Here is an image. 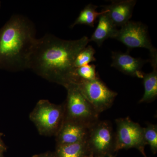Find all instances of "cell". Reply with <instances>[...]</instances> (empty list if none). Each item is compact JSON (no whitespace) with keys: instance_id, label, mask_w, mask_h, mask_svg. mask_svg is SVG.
Returning a JSON list of instances; mask_svg holds the SVG:
<instances>
[{"instance_id":"17","label":"cell","mask_w":157,"mask_h":157,"mask_svg":"<svg viewBox=\"0 0 157 157\" xmlns=\"http://www.w3.org/2000/svg\"><path fill=\"white\" fill-rule=\"evenodd\" d=\"M95 53V50L91 45L85 47L76 56L74 63V68L76 69L95 61L96 59L94 57Z\"/></svg>"},{"instance_id":"13","label":"cell","mask_w":157,"mask_h":157,"mask_svg":"<svg viewBox=\"0 0 157 157\" xmlns=\"http://www.w3.org/2000/svg\"><path fill=\"white\" fill-rule=\"evenodd\" d=\"M153 70L151 73H144L143 77L144 94L139 103H149L157 97V57L148 60Z\"/></svg>"},{"instance_id":"23","label":"cell","mask_w":157,"mask_h":157,"mask_svg":"<svg viewBox=\"0 0 157 157\" xmlns=\"http://www.w3.org/2000/svg\"><path fill=\"white\" fill-rule=\"evenodd\" d=\"M116 157L114 155H111L109 156V157Z\"/></svg>"},{"instance_id":"1","label":"cell","mask_w":157,"mask_h":157,"mask_svg":"<svg viewBox=\"0 0 157 157\" xmlns=\"http://www.w3.org/2000/svg\"><path fill=\"white\" fill-rule=\"evenodd\" d=\"M89 42L87 36L67 40L46 34L37 39L29 59L28 69L65 87L73 83L75 59Z\"/></svg>"},{"instance_id":"18","label":"cell","mask_w":157,"mask_h":157,"mask_svg":"<svg viewBox=\"0 0 157 157\" xmlns=\"http://www.w3.org/2000/svg\"><path fill=\"white\" fill-rule=\"evenodd\" d=\"M143 138L146 145L150 147L153 153L157 152V125L147 124V127L143 128Z\"/></svg>"},{"instance_id":"12","label":"cell","mask_w":157,"mask_h":157,"mask_svg":"<svg viewBox=\"0 0 157 157\" xmlns=\"http://www.w3.org/2000/svg\"><path fill=\"white\" fill-rule=\"evenodd\" d=\"M106 13L98 17V25L89 39L90 42H95L99 47L107 39L109 38L113 39L118 30Z\"/></svg>"},{"instance_id":"5","label":"cell","mask_w":157,"mask_h":157,"mask_svg":"<svg viewBox=\"0 0 157 157\" xmlns=\"http://www.w3.org/2000/svg\"><path fill=\"white\" fill-rule=\"evenodd\" d=\"M91 155L109 157L115 152V133L108 121L98 120L90 127L86 138Z\"/></svg>"},{"instance_id":"10","label":"cell","mask_w":157,"mask_h":157,"mask_svg":"<svg viewBox=\"0 0 157 157\" xmlns=\"http://www.w3.org/2000/svg\"><path fill=\"white\" fill-rule=\"evenodd\" d=\"M111 67L128 76L143 78L144 73L142 71L144 65L147 60L133 57L129 53L112 52Z\"/></svg>"},{"instance_id":"15","label":"cell","mask_w":157,"mask_h":157,"mask_svg":"<svg viewBox=\"0 0 157 157\" xmlns=\"http://www.w3.org/2000/svg\"><path fill=\"white\" fill-rule=\"evenodd\" d=\"M98 8V6L91 4L85 6L80 11L74 22L70 25V28H73L75 26L79 25H84L94 27L99 16L107 12V10L105 9H102L101 12H98L97 11Z\"/></svg>"},{"instance_id":"3","label":"cell","mask_w":157,"mask_h":157,"mask_svg":"<svg viewBox=\"0 0 157 157\" xmlns=\"http://www.w3.org/2000/svg\"><path fill=\"white\" fill-rule=\"evenodd\" d=\"M64 117L63 104L58 105L47 100H39L29 115L39 134L45 136H56Z\"/></svg>"},{"instance_id":"6","label":"cell","mask_w":157,"mask_h":157,"mask_svg":"<svg viewBox=\"0 0 157 157\" xmlns=\"http://www.w3.org/2000/svg\"><path fill=\"white\" fill-rule=\"evenodd\" d=\"M74 84L99 114L111 107L117 96L99 78L91 81L79 80Z\"/></svg>"},{"instance_id":"19","label":"cell","mask_w":157,"mask_h":157,"mask_svg":"<svg viewBox=\"0 0 157 157\" xmlns=\"http://www.w3.org/2000/svg\"><path fill=\"white\" fill-rule=\"evenodd\" d=\"M33 157H57L55 152L48 151L40 154L36 155L33 156Z\"/></svg>"},{"instance_id":"7","label":"cell","mask_w":157,"mask_h":157,"mask_svg":"<svg viewBox=\"0 0 157 157\" xmlns=\"http://www.w3.org/2000/svg\"><path fill=\"white\" fill-rule=\"evenodd\" d=\"M115 152L122 149H137L144 157L146 144L143 138V128L128 117L120 118L115 120Z\"/></svg>"},{"instance_id":"14","label":"cell","mask_w":157,"mask_h":157,"mask_svg":"<svg viewBox=\"0 0 157 157\" xmlns=\"http://www.w3.org/2000/svg\"><path fill=\"white\" fill-rule=\"evenodd\" d=\"M57 157H87L90 154L86 140L77 143L56 145Z\"/></svg>"},{"instance_id":"16","label":"cell","mask_w":157,"mask_h":157,"mask_svg":"<svg viewBox=\"0 0 157 157\" xmlns=\"http://www.w3.org/2000/svg\"><path fill=\"white\" fill-rule=\"evenodd\" d=\"M98 78L95 65L88 64L75 69L74 80L72 83H76L79 80L91 81Z\"/></svg>"},{"instance_id":"2","label":"cell","mask_w":157,"mask_h":157,"mask_svg":"<svg viewBox=\"0 0 157 157\" xmlns=\"http://www.w3.org/2000/svg\"><path fill=\"white\" fill-rule=\"evenodd\" d=\"M33 23L22 15H13L0 29V70L19 72L28 69L36 41Z\"/></svg>"},{"instance_id":"21","label":"cell","mask_w":157,"mask_h":157,"mask_svg":"<svg viewBox=\"0 0 157 157\" xmlns=\"http://www.w3.org/2000/svg\"><path fill=\"white\" fill-rule=\"evenodd\" d=\"M87 157H97L96 156H94L93 155H90L89 156H88Z\"/></svg>"},{"instance_id":"11","label":"cell","mask_w":157,"mask_h":157,"mask_svg":"<svg viewBox=\"0 0 157 157\" xmlns=\"http://www.w3.org/2000/svg\"><path fill=\"white\" fill-rule=\"evenodd\" d=\"M136 2L135 0L113 1L102 7L107 10L106 14L116 27H121L130 21Z\"/></svg>"},{"instance_id":"9","label":"cell","mask_w":157,"mask_h":157,"mask_svg":"<svg viewBox=\"0 0 157 157\" xmlns=\"http://www.w3.org/2000/svg\"><path fill=\"white\" fill-rule=\"evenodd\" d=\"M90 127L75 121L64 120L56 135V145L72 144L86 140Z\"/></svg>"},{"instance_id":"4","label":"cell","mask_w":157,"mask_h":157,"mask_svg":"<svg viewBox=\"0 0 157 157\" xmlns=\"http://www.w3.org/2000/svg\"><path fill=\"white\" fill-rule=\"evenodd\" d=\"M64 87L67 92L63 104L64 120L75 121L89 126L99 120L100 114L82 95L76 84L70 83Z\"/></svg>"},{"instance_id":"22","label":"cell","mask_w":157,"mask_h":157,"mask_svg":"<svg viewBox=\"0 0 157 157\" xmlns=\"http://www.w3.org/2000/svg\"><path fill=\"white\" fill-rule=\"evenodd\" d=\"M0 157H3L2 152H0Z\"/></svg>"},{"instance_id":"8","label":"cell","mask_w":157,"mask_h":157,"mask_svg":"<svg viewBox=\"0 0 157 157\" xmlns=\"http://www.w3.org/2000/svg\"><path fill=\"white\" fill-rule=\"evenodd\" d=\"M113 39L128 48H144L149 50L150 58L157 56V49L148 37L147 26L140 22L130 21L117 30Z\"/></svg>"},{"instance_id":"24","label":"cell","mask_w":157,"mask_h":157,"mask_svg":"<svg viewBox=\"0 0 157 157\" xmlns=\"http://www.w3.org/2000/svg\"><path fill=\"white\" fill-rule=\"evenodd\" d=\"M0 7H1V2H0Z\"/></svg>"},{"instance_id":"20","label":"cell","mask_w":157,"mask_h":157,"mask_svg":"<svg viewBox=\"0 0 157 157\" xmlns=\"http://www.w3.org/2000/svg\"><path fill=\"white\" fill-rule=\"evenodd\" d=\"M6 149V148L5 147V145H4L2 141L1 140V138H0V152H3V151H5Z\"/></svg>"}]
</instances>
